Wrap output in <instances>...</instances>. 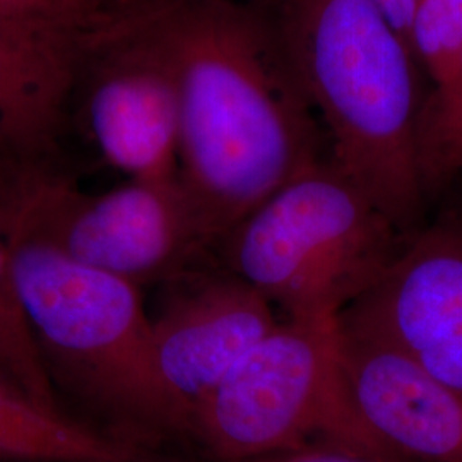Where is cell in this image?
<instances>
[{"label":"cell","mask_w":462,"mask_h":462,"mask_svg":"<svg viewBox=\"0 0 462 462\" xmlns=\"http://www.w3.org/2000/svg\"><path fill=\"white\" fill-rule=\"evenodd\" d=\"M98 28L148 53L175 84L179 183L204 247L329 158L276 14L255 0H129Z\"/></svg>","instance_id":"1"},{"label":"cell","mask_w":462,"mask_h":462,"mask_svg":"<svg viewBox=\"0 0 462 462\" xmlns=\"http://www.w3.org/2000/svg\"><path fill=\"white\" fill-rule=\"evenodd\" d=\"M274 2L284 49L322 125L330 162L402 235L420 230L429 196L413 50L377 0Z\"/></svg>","instance_id":"2"},{"label":"cell","mask_w":462,"mask_h":462,"mask_svg":"<svg viewBox=\"0 0 462 462\" xmlns=\"http://www.w3.org/2000/svg\"><path fill=\"white\" fill-rule=\"evenodd\" d=\"M5 236L17 300L55 391L135 444L192 439L189 416L156 370L139 286L72 263L21 231L5 228Z\"/></svg>","instance_id":"3"},{"label":"cell","mask_w":462,"mask_h":462,"mask_svg":"<svg viewBox=\"0 0 462 462\" xmlns=\"http://www.w3.org/2000/svg\"><path fill=\"white\" fill-rule=\"evenodd\" d=\"M408 235L326 158L223 238V269L282 319L336 320L377 282Z\"/></svg>","instance_id":"4"},{"label":"cell","mask_w":462,"mask_h":462,"mask_svg":"<svg viewBox=\"0 0 462 462\" xmlns=\"http://www.w3.org/2000/svg\"><path fill=\"white\" fill-rule=\"evenodd\" d=\"M336 320L281 319L202 401L192 439L213 461L314 446L389 457L351 404Z\"/></svg>","instance_id":"5"},{"label":"cell","mask_w":462,"mask_h":462,"mask_svg":"<svg viewBox=\"0 0 462 462\" xmlns=\"http://www.w3.org/2000/svg\"><path fill=\"white\" fill-rule=\"evenodd\" d=\"M0 179L4 226L43 242L72 263L143 286L189 271L204 247L180 183L131 180L88 194L47 168Z\"/></svg>","instance_id":"6"},{"label":"cell","mask_w":462,"mask_h":462,"mask_svg":"<svg viewBox=\"0 0 462 462\" xmlns=\"http://www.w3.org/2000/svg\"><path fill=\"white\" fill-rule=\"evenodd\" d=\"M462 394V223L406 236L377 282L337 317Z\"/></svg>","instance_id":"7"},{"label":"cell","mask_w":462,"mask_h":462,"mask_svg":"<svg viewBox=\"0 0 462 462\" xmlns=\"http://www.w3.org/2000/svg\"><path fill=\"white\" fill-rule=\"evenodd\" d=\"M78 81L103 158L133 180L179 182V99L162 64L97 24Z\"/></svg>","instance_id":"8"},{"label":"cell","mask_w":462,"mask_h":462,"mask_svg":"<svg viewBox=\"0 0 462 462\" xmlns=\"http://www.w3.org/2000/svg\"><path fill=\"white\" fill-rule=\"evenodd\" d=\"M200 276L151 319L156 370L190 427L202 401L281 320L257 290L230 271Z\"/></svg>","instance_id":"9"},{"label":"cell","mask_w":462,"mask_h":462,"mask_svg":"<svg viewBox=\"0 0 462 462\" xmlns=\"http://www.w3.org/2000/svg\"><path fill=\"white\" fill-rule=\"evenodd\" d=\"M355 413L380 450L399 461L462 462V394L394 347L336 320Z\"/></svg>","instance_id":"10"},{"label":"cell","mask_w":462,"mask_h":462,"mask_svg":"<svg viewBox=\"0 0 462 462\" xmlns=\"http://www.w3.org/2000/svg\"><path fill=\"white\" fill-rule=\"evenodd\" d=\"M86 43L0 28V168H45L76 93Z\"/></svg>","instance_id":"11"},{"label":"cell","mask_w":462,"mask_h":462,"mask_svg":"<svg viewBox=\"0 0 462 462\" xmlns=\"http://www.w3.org/2000/svg\"><path fill=\"white\" fill-rule=\"evenodd\" d=\"M0 462H194L38 404L0 375Z\"/></svg>","instance_id":"12"},{"label":"cell","mask_w":462,"mask_h":462,"mask_svg":"<svg viewBox=\"0 0 462 462\" xmlns=\"http://www.w3.org/2000/svg\"><path fill=\"white\" fill-rule=\"evenodd\" d=\"M0 375L38 404L62 411L13 281L0 198Z\"/></svg>","instance_id":"13"},{"label":"cell","mask_w":462,"mask_h":462,"mask_svg":"<svg viewBox=\"0 0 462 462\" xmlns=\"http://www.w3.org/2000/svg\"><path fill=\"white\" fill-rule=\"evenodd\" d=\"M420 160L427 196L462 173V50L446 83L423 103Z\"/></svg>","instance_id":"14"},{"label":"cell","mask_w":462,"mask_h":462,"mask_svg":"<svg viewBox=\"0 0 462 462\" xmlns=\"http://www.w3.org/2000/svg\"><path fill=\"white\" fill-rule=\"evenodd\" d=\"M410 45L433 86L446 83L462 50V0H414Z\"/></svg>","instance_id":"15"},{"label":"cell","mask_w":462,"mask_h":462,"mask_svg":"<svg viewBox=\"0 0 462 462\" xmlns=\"http://www.w3.org/2000/svg\"><path fill=\"white\" fill-rule=\"evenodd\" d=\"M103 14L99 0H0V28L86 43Z\"/></svg>","instance_id":"16"},{"label":"cell","mask_w":462,"mask_h":462,"mask_svg":"<svg viewBox=\"0 0 462 462\" xmlns=\"http://www.w3.org/2000/svg\"><path fill=\"white\" fill-rule=\"evenodd\" d=\"M244 462H406L397 461V459H389V457H380V456H370V454H360V452H351L345 448H336V447H303L297 450H286L280 454H271L264 457L250 459Z\"/></svg>","instance_id":"17"},{"label":"cell","mask_w":462,"mask_h":462,"mask_svg":"<svg viewBox=\"0 0 462 462\" xmlns=\"http://www.w3.org/2000/svg\"><path fill=\"white\" fill-rule=\"evenodd\" d=\"M99 2H101L103 9L106 11V9H110V7H116V5H120V4H124V2H127V0H99Z\"/></svg>","instance_id":"18"},{"label":"cell","mask_w":462,"mask_h":462,"mask_svg":"<svg viewBox=\"0 0 462 462\" xmlns=\"http://www.w3.org/2000/svg\"><path fill=\"white\" fill-rule=\"evenodd\" d=\"M271 2H274V0H271Z\"/></svg>","instance_id":"19"},{"label":"cell","mask_w":462,"mask_h":462,"mask_svg":"<svg viewBox=\"0 0 462 462\" xmlns=\"http://www.w3.org/2000/svg\"><path fill=\"white\" fill-rule=\"evenodd\" d=\"M99 4H101V2H99Z\"/></svg>","instance_id":"20"}]
</instances>
